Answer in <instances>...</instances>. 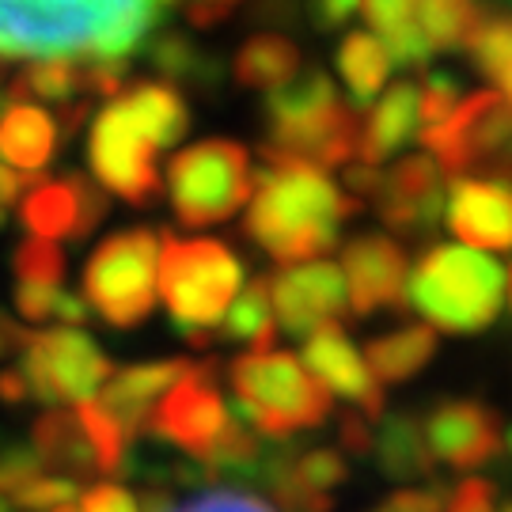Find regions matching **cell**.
<instances>
[{
    "label": "cell",
    "mask_w": 512,
    "mask_h": 512,
    "mask_svg": "<svg viewBox=\"0 0 512 512\" xmlns=\"http://www.w3.org/2000/svg\"><path fill=\"white\" fill-rule=\"evenodd\" d=\"M171 0H0V61H126Z\"/></svg>",
    "instance_id": "1"
},
{
    "label": "cell",
    "mask_w": 512,
    "mask_h": 512,
    "mask_svg": "<svg viewBox=\"0 0 512 512\" xmlns=\"http://www.w3.org/2000/svg\"><path fill=\"white\" fill-rule=\"evenodd\" d=\"M186 129L190 110L167 84H137L126 95H114L88 137L95 179L129 205H148L160 194L156 152L179 145Z\"/></svg>",
    "instance_id": "2"
},
{
    "label": "cell",
    "mask_w": 512,
    "mask_h": 512,
    "mask_svg": "<svg viewBox=\"0 0 512 512\" xmlns=\"http://www.w3.org/2000/svg\"><path fill=\"white\" fill-rule=\"evenodd\" d=\"M361 202L338 194L319 167L300 160H266L255 175L247 236L277 262H308L338 243V228Z\"/></svg>",
    "instance_id": "3"
},
{
    "label": "cell",
    "mask_w": 512,
    "mask_h": 512,
    "mask_svg": "<svg viewBox=\"0 0 512 512\" xmlns=\"http://www.w3.org/2000/svg\"><path fill=\"white\" fill-rule=\"evenodd\" d=\"M270 137L262 145L266 160H300L311 167H342L357 156L361 122L338 103L327 73L311 69L285 80L266 99Z\"/></svg>",
    "instance_id": "4"
},
{
    "label": "cell",
    "mask_w": 512,
    "mask_h": 512,
    "mask_svg": "<svg viewBox=\"0 0 512 512\" xmlns=\"http://www.w3.org/2000/svg\"><path fill=\"white\" fill-rule=\"evenodd\" d=\"M406 300L448 334H478L505 311V266L471 247H429L406 281Z\"/></svg>",
    "instance_id": "5"
},
{
    "label": "cell",
    "mask_w": 512,
    "mask_h": 512,
    "mask_svg": "<svg viewBox=\"0 0 512 512\" xmlns=\"http://www.w3.org/2000/svg\"><path fill=\"white\" fill-rule=\"evenodd\" d=\"M156 274H160L156 289L183 334H194V330L205 334L209 327H217L243 289L239 258L217 239H175L164 232Z\"/></svg>",
    "instance_id": "6"
},
{
    "label": "cell",
    "mask_w": 512,
    "mask_h": 512,
    "mask_svg": "<svg viewBox=\"0 0 512 512\" xmlns=\"http://www.w3.org/2000/svg\"><path fill=\"white\" fill-rule=\"evenodd\" d=\"M236 418L258 437L285 440L330 414V391L315 384L308 368L293 353H251L232 365Z\"/></svg>",
    "instance_id": "7"
},
{
    "label": "cell",
    "mask_w": 512,
    "mask_h": 512,
    "mask_svg": "<svg viewBox=\"0 0 512 512\" xmlns=\"http://www.w3.org/2000/svg\"><path fill=\"white\" fill-rule=\"evenodd\" d=\"M255 190L247 148L236 141H202L183 148L167 167V194L186 228H205L236 217Z\"/></svg>",
    "instance_id": "8"
},
{
    "label": "cell",
    "mask_w": 512,
    "mask_h": 512,
    "mask_svg": "<svg viewBox=\"0 0 512 512\" xmlns=\"http://www.w3.org/2000/svg\"><path fill=\"white\" fill-rule=\"evenodd\" d=\"M156 255L160 236L129 228L95 247L84 266V304H92L110 327L145 323L156 304Z\"/></svg>",
    "instance_id": "9"
},
{
    "label": "cell",
    "mask_w": 512,
    "mask_h": 512,
    "mask_svg": "<svg viewBox=\"0 0 512 512\" xmlns=\"http://www.w3.org/2000/svg\"><path fill=\"white\" fill-rule=\"evenodd\" d=\"M23 380L27 395L38 403H84L114 376V365L103 349L80 330H46L23 334Z\"/></svg>",
    "instance_id": "10"
},
{
    "label": "cell",
    "mask_w": 512,
    "mask_h": 512,
    "mask_svg": "<svg viewBox=\"0 0 512 512\" xmlns=\"http://www.w3.org/2000/svg\"><path fill=\"white\" fill-rule=\"evenodd\" d=\"M429 148V160L437 171L459 175L475 164L478 156H494L509 141V99L501 92H482L459 99V107L440 122L418 133Z\"/></svg>",
    "instance_id": "11"
},
{
    "label": "cell",
    "mask_w": 512,
    "mask_h": 512,
    "mask_svg": "<svg viewBox=\"0 0 512 512\" xmlns=\"http://www.w3.org/2000/svg\"><path fill=\"white\" fill-rule=\"evenodd\" d=\"M209 372H213V365H194L183 380L167 387L148 414V429L156 437L171 440L175 448L190 452L194 459L209 456V448L217 444V437L232 418L220 391L209 380Z\"/></svg>",
    "instance_id": "12"
},
{
    "label": "cell",
    "mask_w": 512,
    "mask_h": 512,
    "mask_svg": "<svg viewBox=\"0 0 512 512\" xmlns=\"http://www.w3.org/2000/svg\"><path fill=\"white\" fill-rule=\"evenodd\" d=\"M270 289V308L277 323L293 338H308L327 323H338V315L349 308L346 304V281L334 262H308V266H289L274 281H266Z\"/></svg>",
    "instance_id": "13"
},
{
    "label": "cell",
    "mask_w": 512,
    "mask_h": 512,
    "mask_svg": "<svg viewBox=\"0 0 512 512\" xmlns=\"http://www.w3.org/2000/svg\"><path fill=\"white\" fill-rule=\"evenodd\" d=\"M103 213H107V198L80 175L38 179L19 209L27 232H35V239H46V243L84 239L103 220Z\"/></svg>",
    "instance_id": "14"
},
{
    "label": "cell",
    "mask_w": 512,
    "mask_h": 512,
    "mask_svg": "<svg viewBox=\"0 0 512 512\" xmlns=\"http://www.w3.org/2000/svg\"><path fill=\"white\" fill-rule=\"evenodd\" d=\"M342 281H346V304L361 319L376 308H395L406 300V255L399 243L387 236L353 239L342 258Z\"/></svg>",
    "instance_id": "15"
},
{
    "label": "cell",
    "mask_w": 512,
    "mask_h": 512,
    "mask_svg": "<svg viewBox=\"0 0 512 512\" xmlns=\"http://www.w3.org/2000/svg\"><path fill=\"white\" fill-rule=\"evenodd\" d=\"M444 217L471 251H509L512 194L505 179H456L448 186Z\"/></svg>",
    "instance_id": "16"
},
{
    "label": "cell",
    "mask_w": 512,
    "mask_h": 512,
    "mask_svg": "<svg viewBox=\"0 0 512 512\" xmlns=\"http://www.w3.org/2000/svg\"><path fill=\"white\" fill-rule=\"evenodd\" d=\"M425 444L429 452L459 471L482 467L505 448V433L494 410L482 403H440L425 421Z\"/></svg>",
    "instance_id": "17"
},
{
    "label": "cell",
    "mask_w": 512,
    "mask_h": 512,
    "mask_svg": "<svg viewBox=\"0 0 512 512\" xmlns=\"http://www.w3.org/2000/svg\"><path fill=\"white\" fill-rule=\"evenodd\" d=\"M376 205L387 228L395 232H429L444 213V186L429 156H406L380 175Z\"/></svg>",
    "instance_id": "18"
},
{
    "label": "cell",
    "mask_w": 512,
    "mask_h": 512,
    "mask_svg": "<svg viewBox=\"0 0 512 512\" xmlns=\"http://www.w3.org/2000/svg\"><path fill=\"white\" fill-rule=\"evenodd\" d=\"M304 361H308L315 384L342 395L349 403H357L368 418H380L384 414V391L380 384L368 376L361 353L353 349V342L346 338V330L338 323H327L315 334H308V346H304Z\"/></svg>",
    "instance_id": "19"
},
{
    "label": "cell",
    "mask_w": 512,
    "mask_h": 512,
    "mask_svg": "<svg viewBox=\"0 0 512 512\" xmlns=\"http://www.w3.org/2000/svg\"><path fill=\"white\" fill-rule=\"evenodd\" d=\"M190 368H194L190 361H156V365L122 368L118 376H110L107 384H103L99 406L114 418V425L122 429V437H137L148 425V414H152L156 399L175 380H183Z\"/></svg>",
    "instance_id": "20"
},
{
    "label": "cell",
    "mask_w": 512,
    "mask_h": 512,
    "mask_svg": "<svg viewBox=\"0 0 512 512\" xmlns=\"http://www.w3.org/2000/svg\"><path fill=\"white\" fill-rule=\"evenodd\" d=\"M414 137H418V88L395 84L368 114V126L361 129V141H357V156L365 164L380 167L391 152H399Z\"/></svg>",
    "instance_id": "21"
},
{
    "label": "cell",
    "mask_w": 512,
    "mask_h": 512,
    "mask_svg": "<svg viewBox=\"0 0 512 512\" xmlns=\"http://www.w3.org/2000/svg\"><path fill=\"white\" fill-rule=\"evenodd\" d=\"M57 126L42 107L8 103L0 110V160L19 171H42L54 160Z\"/></svg>",
    "instance_id": "22"
},
{
    "label": "cell",
    "mask_w": 512,
    "mask_h": 512,
    "mask_svg": "<svg viewBox=\"0 0 512 512\" xmlns=\"http://www.w3.org/2000/svg\"><path fill=\"white\" fill-rule=\"evenodd\" d=\"M437 353V334L433 327H403L395 334H384L365 349V368L380 384H403L414 372L433 361Z\"/></svg>",
    "instance_id": "23"
},
{
    "label": "cell",
    "mask_w": 512,
    "mask_h": 512,
    "mask_svg": "<svg viewBox=\"0 0 512 512\" xmlns=\"http://www.w3.org/2000/svg\"><path fill=\"white\" fill-rule=\"evenodd\" d=\"M361 12L372 23V35L380 38L391 65L418 69L429 61V46L414 23V0H361Z\"/></svg>",
    "instance_id": "24"
},
{
    "label": "cell",
    "mask_w": 512,
    "mask_h": 512,
    "mask_svg": "<svg viewBox=\"0 0 512 512\" xmlns=\"http://www.w3.org/2000/svg\"><path fill=\"white\" fill-rule=\"evenodd\" d=\"M376 448V459H380V471L387 478H421L433 471V452L425 444V433H421V421L410 418V414H391L380 429V440L372 444Z\"/></svg>",
    "instance_id": "25"
},
{
    "label": "cell",
    "mask_w": 512,
    "mask_h": 512,
    "mask_svg": "<svg viewBox=\"0 0 512 512\" xmlns=\"http://www.w3.org/2000/svg\"><path fill=\"white\" fill-rule=\"evenodd\" d=\"M338 73H342V80H346L353 107L365 110L368 103L380 95V88L387 84L391 57H387V50L380 46V38L376 35L353 31V35H346L342 50H338Z\"/></svg>",
    "instance_id": "26"
},
{
    "label": "cell",
    "mask_w": 512,
    "mask_h": 512,
    "mask_svg": "<svg viewBox=\"0 0 512 512\" xmlns=\"http://www.w3.org/2000/svg\"><path fill=\"white\" fill-rule=\"evenodd\" d=\"M35 459L38 463H54V467H65V471H76V475H88L95 471V459L88 440L80 433L73 414L65 410H50L35 421Z\"/></svg>",
    "instance_id": "27"
},
{
    "label": "cell",
    "mask_w": 512,
    "mask_h": 512,
    "mask_svg": "<svg viewBox=\"0 0 512 512\" xmlns=\"http://www.w3.org/2000/svg\"><path fill=\"white\" fill-rule=\"evenodd\" d=\"M300 69V50L281 35L251 38L236 57V76L243 88H281Z\"/></svg>",
    "instance_id": "28"
},
{
    "label": "cell",
    "mask_w": 512,
    "mask_h": 512,
    "mask_svg": "<svg viewBox=\"0 0 512 512\" xmlns=\"http://www.w3.org/2000/svg\"><path fill=\"white\" fill-rule=\"evenodd\" d=\"M220 323H224V338L228 342H251L255 353H270V346H274V311H270L266 277L243 285Z\"/></svg>",
    "instance_id": "29"
},
{
    "label": "cell",
    "mask_w": 512,
    "mask_h": 512,
    "mask_svg": "<svg viewBox=\"0 0 512 512\" xmlns=\"http://www.w3.org/2000/svg\"><path fill=\"white\" fill-rule=\"evenodd\" d=\"M414 23H418L429 54L456 50L475 31V0H414Z\"/></svg>",
    "instance_id": "30"
},
{
    "label": "cell",
    "mask_w": 512,
    "mask_h": 512,
    "mask_svg": "<svg viewBox=\"0 0 512 512\" xmlns=\"http://www.w3.org/2000/svg\"><path fill=\"white\" fill-rule=\"evenodd\" d=\"M76 92H88V65H80V61H38L8 88V99L12 103H23V99L69 103Z\"/></svg>",
    "instance_id": "31"
},
{
    "label": "cell",
    "mask_w": 512,
    "mask_h": 512,
    "mask_svg": "<svg viewBox=\"0 0 512 512\" xmlns=\"http://www.w3.org/2000/svg\"><path fill=\"white\" fill-rule=\"evenodd\" d=\"M76 425H80V433L88 440V448H92V459H95V471L99 475H114V471H129V452H126V437H122V429L114 425L103 406L95 403V399H84V403H76Z\"/></svg>",
    "instance_id": "32"
},
{
    "label": "cell",
    "mask_w": 512,
    "mask_h": 512,
    "mask_svg": "<svg viewBox=\"0 0 512 512\" xmlns=\"http://www.w3.org/2000/svg\"><path fill=\"white\" fill-rule=\"evenodd\" d=\"M475 65L482 73L490 76L497 84V92L505 95L509 92V80H512V31H509V19L505 16H490V19H478L475 31L467 35L463 42Z\"/></svg>",
    "instance_id": "33"
},
{
    "label": "cell",
    "mask_w": 512,
    "mask_h": 512,
    "mask_svg": "<svg viewBox=\"0 0 512 512\" xmlns=\"http://www.w3.org/2000/svg\"><path fill=\"white\" fill-rule=\"evenodd\" d=\"M148 57H152V65H156L164 76H171V80H194V84H205V80L213 76V61H205V57L179 35H167V38H160V42H152Z\"/></svg>",
    "instance_id": "34"
},
{
    "label": "cell",
    "mask_w": 512,
    "mask_h": 512,
    "mask_svg": "<svg viewBox=\"0 0 512 512\" xmlns=\"http://www.w3.org/2000/svg\"><path fill=\"white\" fill-rule=\"evenodd\" d=\"M12 270H16L19 285H61V277H65V255H61L57 243L27 239V243L16 247Z\"/></svg>",
    "instance_id": "35"
},
{
    "label": "cell",
    "mask_w": 512,
    "mask_h": 512,
    "mask_svg": "<svg viewBox=\"0 0 512 512\" xmlns=\"http://www.w3.org/2000/svg\"><path fill=\"white\" fill-rule=\"evenodd\" d=\"M293 475L300 486H308L315 494H330L338 482H346V463L342 456H334L327 448H315V452H304V456H293Z\"/></svg>",
    "instance_id": "36"
},
{
    "label": "cell",
    "mask_w": 512,
    "mask_h": 512,
    "mask_svg": "<svg viewBox=\"0 0 512 512\" xmlns=\"http://www.w3.org/2000/svg\"><path fill=\"white\" fill-rule=\"evenodd\" d=\"M459 84L452 76L444 73H429L425 76V84L418 88V126L429 129V126H440L452 110L459 107Z\"/></svg>",
    "instance_id": "37"
},
{
    "label": "cell",
    "mask_w": 512,
    "mask_h": 512,
    "mask_svg": "<svg viewBox=\"0 0 512 512\" xmlns=\"http://www.w3.org/2000/svg\"><path fill=\"white\" fill-rule=\"evenodd\" d=\"M69 497H76V482L69 478H31L27 486L16 490V501L23 509H57V505H69Z\"/></svg>",
    "instance_id": "38"
},
{
    "label": "cell",
    "mask_w": 512,
    "mask_h": 512,
    "mask_svg": "<svg viewBox=\"0 0 512 512\" xmlns=\"http://www.w3.org/2000/svg\"><path fill=\"white\" fill-rule=\"evenodd\" d=\"M61 293H65L61 285H16V308L27 323H42L54 319Z\"/></svg>",
    "instance_id": "39"
},
{
    "label": "cell",
    "mask_w": 512,
    "mask_h": 512,
    "mask_svg": "<svg viewBox=\"0 0 512 512\" xmlns=\"http://www.w3.org/2000/svg\"><path fill=\"white\" fill-rule=\"evenodd\" d=\"M38 463L35 452H27V448H8L4 456H0V494H16L19 486H27L31 478H38Z\"/></svg>",
    "instance_id": "40"
},
{
    "label": "cell",
    "mask_w": 512,
    "mask_h": 512,
    "mask_svg": "<svg viewBox=\"0 0 512 512\" xmlns=\"http://www.w3.org/2000/svg\"><path fill=\"white\" fill-rule=\"evenodd\" d=\"M164 512H274V509L247 494H205L198 501H190V505H167Z\"/></svg>",
    "instance_id": "41"
},
{
    "label": "cell",
    "mask_w": 512,
    "mask_h": 512,
    "mask_svg": "<svg viewBox=\"0 0 512 512\" xmlns=\"http://www.w3.org/2000/svg\"><path fill=\"white\" fill-rule=\"evenodd\" d=\"M494 497H497V490L490 486V482H482V478H467V482H459V490L452 494L448 512H497Z\"/></svg>",
    "instance_id": "42"
},
{
    "label": "cell",
    "mask_w": 512,
    "mask_h": 512,
    "mask_svg": "<svg viewBox=\"0 0 512 512\" xmlns=\"http://www.w3.org/2000/svg\"><path fill=\"white\" fill-rule=\"evenodd\" d=\"M76 512H137V501L122 486H92Z\"/></svg>",
    "instance_id": "43"
},
{
    "label": "cell",
    "mask_w": 512,
    "mask_h": 512,
    "mask_svg": "<svg viewBox=\"0 0 512 512\" xmlns=\"http://www.w3.org/2000/svg\"><path fill=\"white\" fill-rule=\"evenodd\" d=\"M361 12V0H315V23L330 31V27H342L346 19H353Z\"/></svg>",
    "instance_id": "44"
},
{
    "label": "cell",
    "mask_w": 512,
    "mask_h": 512,
    "mask_svg": "<svg viewBox=\"0 0 512 512\" xmlns=\"http://www.w3.org/2000/svg\"><path fill=\"white\" fill-rule=\"evenodd\" d=\"M376 512H440V497L418 494V490H403V494L387 497Z\"/></svg>",
    "instance_id": "45"
},
{
    "label": "cell",
    "mask_w": 512,
    "mask_h": 512,
    "mask_svg": "<svg viewBox=\"0 0 512 512\" xmlns=\"http://www.w3.org/2000/svg\"><path fill=\"white\" fill-rule=\"evenodd\" d=\"M342 444H346L349 452L365 456V452H372V429L357 414H349V418H342Z\"/></svg>",
    "instance_id": "46"
},
{
    "label": "cell",
    "mask_w": 512,
    "mask_h": 512,
    "mask_svg": "<svg viewBox=\"0 0 512 512\" xmlns=\"http://www.w3.org/2000/svg\"><path fill=\"white\" fill-rule=\"evenodd\" d=\"M346 183L353 194H376L380 190V167L372 164H349Z\"/></svg>",
    "instance_id": "47"
},
{
    "label": "cell",
    "mask_w": 512,
    "mask_h": 512,
    "mask_svg": "<svg viewBox=\"0 0 512 512\" xmlns=\"http://www.w3.org/2000/svg\"><path fill=\"white\" fill-rule=\"evenodd\" d=\"M0 399L8 406H19L27 399V380H23V372L19 368H8V372H0Z\"/></svg>",
    "instance_id": "48"
},
{
    "label": "cell",
    "mask_w": 512,
    "mask_h": 512,
    "mask_svg": "<svg viewBox=\"0 0 512 512\" xmlns=\"http://www.w3.org/2000/svg\"><path fill=\"white\" fill-rule=\"evenodd\" d=\"M19 190H23V179H19L16 171H8V167L0 164V213L8 209V205L19 198Z\"/></svg>",
    "instance_id": "49"
},
{
    "label": "cell",
    "mask_w": 512,
    "mask_h": 512,
    "mask_svg": "<svg viewBox=\"0 0 512 512\" xmlns=\"http://www.w3.org/2000/svg\"><path fill=\"white\" fill-rule=\"evenodd\" d=\"M50 512H76L73 505H57V509H50Z\"/></svg>",
    "instance_id": "50"
},
{
    "label": "cell",
    "mask_w": 512,
    "mask_h": 512,
    "mask_svg": "<svg viewBox=\"0 0 512 512\" xmlns=\"http://www.w3.org/2000/svg\"><path fill=\"white\" fill-rule=\"evenodd\" d=\"M0 228H4V213H0Z\"/></svg>",
    "instance_id": "51"
},
{
    "label": "cell",
    "mask_w": 512,
    "mask_h": 512,
    "mask_svg": "<svg viewBox=\"0 0 512 512\" xmlns=\"http://www.w3.org/2000/svg\"><path fill=\"white\" fill-rule=\"evenodd\" d=\"M0 512H8V509H4V501H0Z\"/></svg>",
    "instance_id": "52"
},
{
    "label": "cell",
    "mask_w": 512,
    "mask_h": 512,
    "mask_svg": "<svg viewBox=\"0 0 512 512\" xmlns=\"http://www.w3.org/2000/svg\"><path fill=\"white\" fill-rule=\"evenodd\" d=\"M497 512H509V509H497Z\"/></svg>",
    "instance_id": "53"
}]
</instances>
